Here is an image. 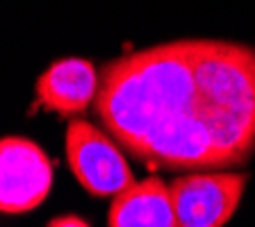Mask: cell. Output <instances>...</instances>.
Segmentation results:
<instances>
[{"label": "cell", "instance_id": "cell-1", "mask_svg": "<svg viewBox=\"0 0 255 227\" xmlns=\"http://www.w3.org/2000/svg\"><path fill=\"white\" fill-rule=\"evenodd\" d=\"M96 116L130 157L162 170H221L255 152V48L180 39L101 71Z\"/></svg>", "mask_w": 255, "mask_h": 227}, {"label": "cell", "instance_id": "cell-4", "mask_svg": "<svg viewBox=\"0 0 255 227\" xmlns=\"http://www.w3.org/2000/svg\"><path fill=\"white\" fill-rule=\"evenodd\" d=\"M53 186V164L25 137L0 139V212L25 214L39 207Z\"/></svg>", "mask_w": 255, "mask_h": 227}, {"label": "cell", "instance_id": "cell-3", "mask_svg": "<svg viewBox=\"0 0 255 227\" xmlns=\"http://www.w3.org/2000/svg\"><path fill=\"white\" fill-rule=\"evenodd\" d=\"M249 184L246 173L196 170L171 182L180 227H223L235 216Z\"/></svg>", "mask_w": 255, "mask_h": 227}, {"label": "cell", "instance_id": "cell-7", "mask_svg": "<svg viewBox=\"0 0 255 227\" xmlns=\"http://www.w3.org/2000/svg\"><path fill=\"white\" fill-rule=\"evenodd\" d=\"M48 227H89V223L71 214V216H59V218H55V221H50Z\"/></svg>", "mask_w": 255, "mask_h": 227}, {"label": "cell", "instance_id": "cell-5", "mask_svg": "<svg viewBox=\"0 0 255 227\" xmlns=\"http://www.w3.org/2000/svg\"><path fill=\"white\" fill-rule=\"evenodd\" d=\"M101 73L87 59L66 57L53 62L37 79L34 107L55 111L64 118L82 114L98 95Z\"/></svg>", "mask_w": 255, "mask_h": 227}, {"label": "cell", "instance_id": "cell-2", "mask_svg": "<svg viewBox=\"0 0 255 227\" xmlns=\"http://www.w3.org/2000/svg\"><path fill=\"white\" fill-rule=\"evenodd\" d=\"M66 159L75 180L96 198H114L134 182L119 143L82 118L71 121L66 127Z\"/></svg>", "mask_w": 255, "mask_h": 227}, {"label": "cell", "instance_id": "cell-6", "mask_svg": "<svg viewBox=\"0 0 255 227\" xmlns=\"http://www.w3.org/2000/svg\"><path fill=\"white\" fill-rule=\"evenodd\" d=\"M110 227H180L171 186L162 177H146L112 198Z\"/></svg>", "mask_w": 255, "mask_h": 227}]
</instances>
